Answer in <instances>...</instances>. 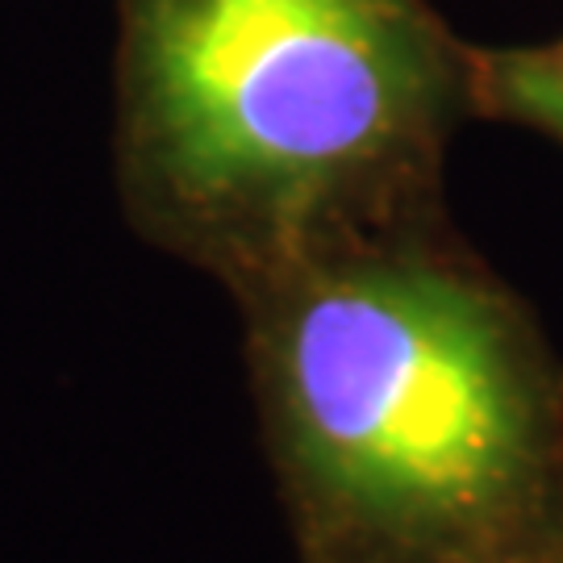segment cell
<instances>
[{
  "label": "cell",
  "instance_id": "obj_1",
  "mask_svg": "<svg viewBox=\"0 0 563 563\" xmlns=\"http://www.w3.org/2000/svg\"><path fill=\"white\" fill-rule=\"evenodd\" d=\"M230 297L301 563L563 560V360L446 209Z\"/></svg>",
  "mask_w": 563,
  "mask_h": 563
},
{
  "label": "cell",
  "instance_id": "obj_2",
  "mask_svg": "<svg viewBox=\"0 0 563 563\" xmlns=\"http://www.w3.org/2000/svg\"><path fill=\"white\" fill-rule=\"evenodd\" d=\"M125 222L225 292L446 209L476 46L430 0H118Z\"/></svg>",
  "mask_w": 563,
  "mask_h": 563
},
{
  "label": "cell",
  "instance_id": "obj_3",
  "mask_svg": "<svg viewBox=\"0 0 563 563\" xmlns=\"http://www.w3.org/2000/svg\"><path fill=\"white\" fill-rule=\"evenodd\" d=\"M476 118L563 146V38L476 46Z\"/></svg>",
  "mask_w": 563,
  "mask_h": 563
},
{
  "label": "cell",
  "instance_id": "obj_4",
  "mask_svg": "<svg viewBox=\"0 0 563 563\" xmlns=\"http://www.w3.org/2000/svg\"><path fill=\"white\" fill-rule=\"evenodd\" d=\"M555 563H563V560H555Z\"/></svg>",
  "mask_w": 563,
  "mask_h": 563
}]
</instances>
